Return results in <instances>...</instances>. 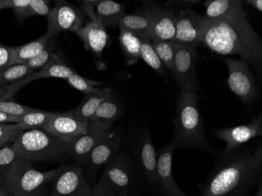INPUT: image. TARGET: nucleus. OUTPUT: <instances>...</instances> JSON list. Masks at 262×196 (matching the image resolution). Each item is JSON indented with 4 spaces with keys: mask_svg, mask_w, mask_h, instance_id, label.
<instances>
[{
    "mask_svg": "<svg viewBox=\"0 0 262 196\" xmlns=\"http://www.w3.org/2000/svg\"><path fill=\"white\" fill-rule=\"evenodd\" d=\"M261 175V147L254 151L241 147L222 151L203 184L200 196H247L262 181Z\"/></svg>",
    "mask_w": 262,
    "mask_h": 196,
    "instance_id": "f257e3e1",
    "label": "nucleus"
},
{
    "mask_svg": "<svg viewBox=\"0 0 262 196\" xmlns=\"http://www.w3.org/2000/svg\"><path fill=\"white\" fill-rule=\"evenodd\" d=\"M202 43L220 55L241 56L261 79L262 41L243 9L212 20Z\"/></svg>",
    "mask_w": 262,
    "mask_h": 196,
    "instance_id": "f03ea898",
    "label": "nucleus"
},
{
    "mask_svg": "<svg viewBox=\"0 0 262 196\" xmlns=\"http://www.w3.org/2000/svg\"><path fill=\"white\" fill-rule=\"evenodd\" d=\"M174 126L173 142L178 148L215 153L206 136L196 93L181 91L177 101Z\"/></svg>",
    "mask_w": 262,
    "mask_h": 196,
    "instance_id": "7ed1b4c3",
    "label": "nucleus"
},
{
    "mask_svg": "<svg viewBox=\"0 0 262 196\" xmlns=\"http://www.w3.org/2000/svg\"><path fill=\"white\" fill-rule=\"evenodd\" d=\"M13 146L19 158L30 163L60 159L69 154L70 148V144L61 141L43 129L21 131Z\"/></svg>",
    "mask_w": 262,
    "mask_h": 196,
    "instance_id": "20e7f679",
    "label": "nucleus"
},
{
    "mask_svg": "<svg viewBox=\"0 0 262 196\" xmlns=\"http://www.w3.org/2000/svg\"><path fill=\"white\" fill-rule=\"evenodd\" d=\"M57 169L39 171L32 167L30 162L19 158L11 166L4 181L14 196H26L40 188L46 183L53 181Z\"/></svg>",
    "mask_w": 262,
    "mask_h": 196,
    "instance_id": "39448f33",
    "label": "nucleus"
},
{
    "mask_svg": "<svg viewBox=\"0 0 262 196\" xmlns=\"http://www.w3.org/2000/svg\"><path fill=\"white\" fill-rule=\"evenodd\" d=\"M119 196H132L135 191L136 171L127 155L117 153L106 165L101 177Z\"/></svg>",
    "mask_w": 262,
    "mask_h": 196,
    "instance_id": "423d86ee",
    "label": "nucleus"
},
{
    "mask_svg": "<svg viewBox=\"0 0 262 196\" xmlns=\"http://www.w3.org/2000/svg\"><path fill=\"white\" fill-rule=\"evenodd\" d=\"M212 20L192 9H182L175 15V42L198 47L203 42Z\"/></svg>",
    "mask_w": 262,
    "mask_h": 196,
    "instance_id": "0eeeda50",
    "label": "nucleus"
},
{
    "mask_svg": "<svg viewBox=\"0 0 262 196\" xmlns=\"http://www.w3.org/2000/svg\"><path fill=\"white\" fill-rule=\"evenodd\" d=\"M229 69L228 85L231 91L245 104H252L258 97V88L252 72L245 60L223 59Z\"/></svg>",
    "mask_w": 262,
    "mask_h": 196,
    "instance_id": "6e6552de",
    "label": "nucleus"
},
{
    "mask_svg": "<svg viewBox=\"0 0 262 196\" xmlns=\"http://www.w3.org/2000/svg\"><path fill=\"white\" fill-rule=\"evenodd\" d=\"M84 20V14L77 7L66 1H56L47 16L48 28L45 35L51 39L61 32H76L83 27Z\"/></svg>",
    "mask_w": 262,
    "mask_h": 196,
    "instance_id": "1a4fd4ad",
    "label": "nucleus"
},
{
    "mask_svg": "<svg viewBox=\"0 0 262 196\" xmlns=\"http://www.w3.org/2000/svg\"><path fill=\"white\" fill-rule=\"evenodd\" d=\"M196 47L178 45L172 73L182 91L196 93L200 86L196 72Z\"/></svg>",
    "mask_w": 262,
    "mask_h": 196,
    "instance_id": "9d476101",
    "label": "nucleus"
},
{
    "mask_svg": "<svg viewBox=\"0 0 262 196\" xmlns=\"http://www.w3.org/2000/svg\"><path fill=\"white\" fill-rule=\"evenodd\" d=\"M157 153L148 128L144 129L135 145L137 166L151 188L157 185Z\"/></svg>",
    "mask_w": 262,
    "mask_h": 196,
    "instance_id": "9b49d317",
    "label": "nucleus"
},
{
    "mask_svg": "<svg viewBox=\"0 0 262 196\" xmlns=\"http://www.w3.org/2000/svg\"><path fill=\"white\" fill-rule=\"evenodd\" d=\"M142 12L151 23V40H175V14L173 9L149 4Z\"/></svg>",
    "mask_w": 262,
    "mask_h": 196,
    "instance_id": "f8f14e48",
    "label": "nucleus"
},
{
    "mask_svg": "<svg viewBox=\"0 0 262 196\" xmlns=\"http://www.w3.org/2000/svg\"><path fill=\"white\" fill-rule=\"evenodd\" d=\"M212 135L225 141L226 146L223 151H233L253 138L262 135V116L259 115L247 124L233 127L211 129Z\"/></svg>",
    "mask_w": 262,
    "mask_h": 196,
    "instance_id": "ddd939ff",
    "label": "nucleus"
},
{
    "mask_svg": "<svg viewBox=\"0 0 262 196\" xmlns=\"http://www.w3.org/2000/svg\"><path fill=\"white\" fill-rule=\"evenodd\" d=\"M177 148L176 143L173 141L171 144L159 150L156 188L164 196H189L178 186L173 180L172 163L173 153Z\"/></svg>",
    "mask_w": 262,
    "mask_h": 196,
    "instance_id": "4468645a",
    "label": "nucleus"
},
{
    "mask_svg": "<svg viewBox=\"0 0 262 196\" xmlns=\"http://www.w3.org/2000/svg\"><path fill=\"white\" fill-rule=\"evenodd\" d=\"M57 170L50 196H77L91 189L79 166H61Z\"/></svg>",
    "mask_w": 262,
    "mask_h": 196,
    "instance_id": "2eb2a0df",
    "label": "nucleus"
},
{
    "mask_svg": "<svg viewBox=\"0 0 262 196\" xmlns=\"http://www.w3.org/2000/svg\"><path fill=\"white\" fill-rule=\"evenodd\" d=\"M90 129L89 123L80 122L74 117L73 110L56 113L43 128L46 132L52 134L53 136L68 144H71Z\"/></svg>",
    "mask_w": 262,
    "mask_h": 196,
    "instance_id": "dca6fc26",
    "label": "nucleus"
},
{
    "mask_svg": "<svg viewBox=\"0 0 262 196\" xmlns=\"http://www.w3.org/2000/svg\"><path fill=\"white\" fill-rule=\"evenodd\" d=\"M122 138L120 133L110 129L106 131L104 136L91 151L88 164L95 171L108 164L121 147Z\"/></svg>",
    "mask_w": 262,
    "mask_h": 196,
    "instance_id": "f3484780",
    "label": "nucleus"
},
{
    "mask_svg": "<svg viewBox=\"0 0 262 196\" xmlns=\"http://www.w3.org/2000/svg\"><path fill=\"white\" fill-rule=\"evenodd\" d=\"M76 33L82 39L85 48L101 60L103 51L108 41V35L104 25L98 20H91Z\"/></svg>",
    "mask_w": 262,
    "mask_h": 196,
    "instance_id": "a211bd4d",
    "label": "nucleus"
},
{
    "mask_svg": "<svg viewBox=\"0 0 262 196\" xmlns=\"http://www.w3.org/2000/svg\"><path fill=\"white\" fill-rule=\"evenodd\" d=\"M122 107L113 96L104 101L89 121V126L94 130L105 131L111 129L114 122L120 118Z\"/></svg>",
    "mask_w": 262,
    "mask_h": 196,
    "instance_id": "6ab92c4d",
    "label": "nucleus"
},
{
    "mask_svg": "<svg viewBox=\"0 0 262 196\" xmlns=\"http://www.w3.org/2000/svg\"><path fill=\"white\" fill-rule=\"evenodd\" d=\"M105 132L90 129L71 143L69 154L80 164H88L91 151Z\"/></svg>",
    "mask_w": 262,
    "mask_h": 196,
    "instance_id": "aec40b11",
    "label": "nucleus"
},
{
    "mask_svg": "<svg viewBox=\"0 0 262 196\" xmlns=\"http://www.w3.org/2000/svg\"><path fill=\"white\" fill-rule=\"evenodd\" d=\"M112 96V90L110 88L100 90L98 93L86 94L82 103L73 110L74 117L80 122L89 123L99 106Z\"/></svg>",
    "mask_w": 262,
    "mask_h": 196,
    "instance_id": "412c9836",
    "label": "nucleus"
},
{
    "mask_svg": "<svg viewBox=\"0 0 262 196\" xmlns=\"http://www.w3.org/2000/svg\"><path fill=\"white\" fill-rule=\"evenodd\" d=\"M74 71L64 64L57 54H54L49 62L46 64L39 72H33L27 77L22 79L25 85L35 79L45 78H58L67 79L74 73Z\"/></svg>",
    "mask_w": 262,
    "mask_h": 196,
    "instance_id": "4be33fe9",
    "label": "nucleus"
},
{
    "mask_svg": "<svg viewBox=\"0 0 262 196\" xmlns=\"http://www.w3.org/2000/svg\"><path fill=\"white\" fill-rule=\"evenodd\" d=\"M97 20L101 21L104 27H119L120 22L125 15L124 4L113 0H101L96 3Z\"/></svg>",
    "mask_w": 262,
    "mask_h": 196,
    "instance_id": "5701e85b",
    "label": "nucleus"
},
{
    "mask_svg": "<svg viewBox=\"0 0 262 196\" xmlns=\"http://www.w3.org/2000/svg\"><path fill=\"white\" fill-rule=\"evenodd\" d=\"M119 28L126 29L142 39H151V23L142 11L134 14H125L120 22Z\"/></svg>",
    "mask_w": 262,
    "mask_h": 196,
    "instance_id": "b1692460",
    "label": "nucleus"
},
{
    "mask_svg": "<svg viewBox=\"0 0 262 196\" xmlns=\"http://www.w3.org/2000/svg\"><path fill=\"white\" fill-rule=\"evenodd\" d=\"M50 39H51L47 35H44L33 42L14 47V57L12 60L11 66L26 64L29 60L37 57L46 48Z\"/></svg>",
    "mask_w": 262,
    "mask_h": 196,
    "instance_id": "393cba45",
    "label": "nucleus"
},
{
    "mask_svg": "<svg viewBox=\"0 0 262 196\" xmlns=\"http://www.w3.org/2000/svg\"><path fill=\"white\" fill-rule=\"evenodd\" d=\"M206 7L205 17L213 20L243 9L242 1L239 0H208L204 3Z\"/></svg>",
    "mask_w": 262,
    "mask_h": 196,
    "instance_id": "a878e982",
    "label": "nucleus"
},
{
    "mask_svg": "<svg viewBox=\"0 0 262 196\" xmlns=\"http://www.w3.org/2000/svg\"><path fill=\"white\" fill-rule=\"evenodd\" d=\"M120 42L123 52L127 57L128 66H132L141 58V47L142 38L120 28Z\"/></svg>",
    "mask_w": 262,
    "mask_h": 196,
    "instance_id": "bb28decb",
    "label": "nucleus"
},
{
    "mask_svg": "<svg viewBox=\"0 0 262 196\" xmlns=\"http://www.w3.org/2000/svg\"><path fill=\"white\" fill-rule=\"evenodd\" d=\"M57 113L42 111L36 109L35 111L21 116L20 122L17 123L20 131L31 129H43L49 121L55 116Z\"/></svg>",
    "mask_w": 262,
    "mask_h": 196,
    "instance_id": "cd10ccee",
    "label": "nucleus"
},
{
    "mask_svg": "<svg viewBox=\"0 0 262 196\" xmlns=\"http://www.w3.org/2000/svg\"><path fill=\"white\" fill-rule=\"evenodd\" d=\"M153 47L166 69L172 72L178 44L175 41H152Z\"/></svg>",
    "mask_w": 262,
    "mask_h": 196,
    "instance_id": "c85d7f7f",
    "label": "nucleus"
},
{
    "mask_svg": "<svg viewBox=\"0 0 262 196\" xmlns=\"http://www.w3.org/2000/svg\"><path fill=\"white\" fill-rule=\"evenodd\" d=\"M141 58L150 68L161 76L166 75V68L153 47L151 39H142L141 47Z\"/></svg>",
    "mask_w": 262,
    "mask_h": 196,
    "instance_id": "c756f323",
    "label": "nucleus"
},
{
    "mask_svg": "<svg viewBox=\"0 0 262 196\" xmlns=\"http://www.w3.org/2000/svg\"><path fill=\"white\" fill-rule=\"evenodd\" d=\"M33 73L26 64H14L0 72V85L13 83Z\"/></svg>",
    "mask_w": 262,
    "mask_h": 196,
    "instance_id": "7c9ffc66",
    "label": "nucleus"
},
{
    "mask_svg": "<svg viewBox=\"0 0 262 196\" xmlns=\"http://www.w3.org/2000/svg\"><path fill=\"white\" fill-rule=\"evenodd\" d=\"M18 159L13 144L0 148V181H4L10 168Z\"/></svg>",
    "mask_w": 262,
    "mask_h": 196,
    "instance_id": "2f4dec72",
    "label": "nucleus"
},
{
    "mask_svg": "<svg viewBox=\"0 0 262 196\" xmlns=\"http://www.w3.org/2000/svg\"><path fill=\"white\" fill-rule=\"evenodd\" d=\"M66 80L69 82V85H72L73 88L84 93L85 94H92V93H98L100 91L95 85H103V82L92 81L91 79H86L79 76L76 72H74L70 77L68 78Z\"/></svg>",
    "mask_w": 262,
    "mask_h": 196,
    "instance_id": "473e14b6",
    "label": "nucleus"
},
{
    "mask_svg": "<svg viewBox=\"0 0 262 196\" xmlns=\"http://www.w3.org/2000/svg\"><path fill=\"white\" fill-rule=\"evenodd\" d=\"M30 0H0V11L4 9H13L16 15L21 18L29 17Z\"/></svg>",
    "mask_w": 262,
    "mask_h": 196,
    "instance_id": "72a5a7b5",
    "label": "nucleus"
},
{
    "mask_svg": "<svg viewBox=\"0 0 262 196\" xmlns=\"http://www.w3.org/2000/svg\"><path fill=\"white\" fill-rule=\"evenodd\" d=\"M54 45L53 44L50 45L49 42H48L43 51L37 57H35V58L32 59V60L26 63V66L33 72L37 69H42L52 58L53 55L54 54Z\"/></svg>",
    "mask_w": 262,
    "mask_h": 196,
    "instance_id": "f704fd0d",
    "label": "nucleus"
},
{
    "mask_svg": "<svg viewBox=\"0 0 262 196\" xmlns=\"http://www.w3.org/2000/svg\"><path fill=\"white\" fill-rule=\"evenodd\" d=\"M35 110L36 108L24 106L14 101H0V112L11 116H23Z\"/></svg>",
    "mask_w": 262,
    "mask_h": 196,
    "instance_id": "c9c22d12",
    "label": "nucleus"
},
{
    "mask_svg": "<svg viewBox=\"0 0 262 196\" xmlns=\"http://www.w3.org/2000/svg\"><path fill=\"white\" fill-rule=\"evenodd\" d=\"M20 132L17 123L0 124V145L4 146L8 143L14 142Z\"/></svg>",
    "mask_w": 262,
    "mask_h": 196,
    "instance_id": "e433bc0d",
    "label": "nucleus"
},
{
    "mask_svg": "<svg viewBox=\"0 0 262 196\" xmlns=\"http://www.w3.org/2000/svg\"><path fill=\"white\" fill-rule=\"evenodd\" d=\"M51 8L49 2L45 0H30L29 5V16L39 15L47 17Z\"/></svg>",
    "mask_w": 262,
    "mask_h": 196,
    "instance_id": "4c0bfd02",
    "label": "nucleus"
},
{
    "mask_svg": "<svg viewBox=\"0 0 262 196\" xmlns=\"http://www.w3.org/2000/svg\"><path fill=\"white\" fill-rule=\"evenodd\" d=\"M24 85L25 84L22 79L11 84L0 85V101H7V100L10 99L17 91L23 88Z\"/></svg>",
    "mask_w": 262,
    "mask_h": 196,
    "instance_id": "58836bf2",
    "label": "nucleus"
},
{
    "mask_svg": "<svg viewBox=\"0 0 262 196\" xmlns=\"http://www.w3.org/2000/svg\"><path fill=\"white\" fill-rule=\"evenodd\" d=\"M14 52V47L0 44V72L11 66Z\"/></svg>",
    "mask_w": 262,
    "mask_h": 196,
    "instance_id": "ea45409f",
    "label": "nucleus"
},
{
    "mask_svg": "<svg viewBox=\"0 0 262 196\" xmlns=\"http://www.w3.org/2000/svg\"><path fill=\"white\" fill-rule=\"evenodd\" d=\"M89 196H119L105 182L103 178H101L99 182L97 184L94 188L91 190Z\"/></svg>",
    "mask_w": 262,
    "mask_h": 196,
    "instance_id": "a19ab883",
    "label": "nucleus"
},
{
    "mask_svg": "<svg viewBox=\"0 0 262 196\" xmlns=\"http://www.w3.org/2000/svg\"><path fill=\"white\" fill-rule=\"evenodd\" d=\"M97 1H82L81 6V11L85 16H89L90 18L93 20H96V14L94 10V6L96 5Z\"/></svg>",
    "mask_w": 262,
    "mask_h": 196,
    "instance_id": "79ce46f5",
    "label": "nucleus"
},
{
    "mask_svg": "<svg viewBox=\"0 0 262 196\" xmlns=\"http://www.w3.org/2000/svg\"><path fill=\"white\" fill-rule=\"evenodd\" d=\"M21 119V116H11L0 112V124H8V123H18Z\"/></svg>",
    "mask_w": 262,
    "mask_h": 196,
    "instance_id": "37998d69",
    "label": "nucleus"
},
{
    "mask_svg": "<svg viewBox=\"0 0 262 196\" xmlns=\"http://www.w3.org/2000/svg\"><path fill=\"white\" fill-rule=\"evenodd\" d=\"M0 196H14V194L9 191L4 181H0Z\"/></svg>",
    "mask_w": 262,
    "mask_h": 196,
    "instance_id": "c03bdc74",
    "label": "nucleus"
},
{
    "mask_svg": "<svg viewBox=\"0 0 262 196\" xmlns=\"http://www.w3.org/2000/svg\"><path fill=\"white\" fill-rule=\"evenodd\" d=\"M247 4H250L251 7H254L255 10L259 12L262 11V1L261 0H248Z\"/></svg>",
    "mask_w": 262,
    "mask_h": 196,
    "instance_id": "a18cd8bd",
    "label": "nucleus"
},
{
    "mask_svg": "<svg viewBox=\"0 0 262 196\" xmlns=\"http://www.w3.org/2000/svg\"><path fill=\"white\" fill-rule=\"evenodd\" d=\"M26 196H48L47 195V193L44 191H42L41 190V188H39V189L36 190V191H34V192L31 193V194H28Z\"/></svg>",
    "mask_w": 262,
    "mask_h": 196,
    "instance_id": "49530a36",
    "label": "nucleus"
},
{
    "mask_svg": "<svg viewBox=\"0 0 262 196\" xmlns=\"http://www.w3.org/2000/svg\"><path fill=\"white\" fill-rule=\"evenodd\" d=\"M251 196H262V181H260L258 184V189L256 191L255 194Z\"/></svg>",
    "mask_w": 262,
    "mask_h": 196,
    "instance_id": "de8ad7c7",
    "label": "nucleus"
},
{
    "mask_svg": "<svg viewBox=\"0 0 262 196\" xmlns=\"http://www.w3.org/2000/svg\"><path fill=\"white\" fill-rule=\"evenodd\" d=\"M91 190H92V188L90 190H88V191H84V192L81 193V194H79V195L77 196H89L90 194H91Z\"/></svg>",
    "mask_w": 262,
    "mask_h": 196,
    "instance_id": "09e8293b",
    "label": "nucleus"
},
{
    "mask_svg": "<svg viewBox=\"0 0 262 196\" xmlns=\"http://www.w3.org/2000/svg\"><path fill=\"white\" fill-rule=\"evenodd\" d=\"M3 146L0 145V148H2Z\"/></svg>",
    "mask_w": 262,
    "mask_h": 196,
    "instance_id": "8fccbe9b",
    "label": "nucleus"
}]
</instances>
